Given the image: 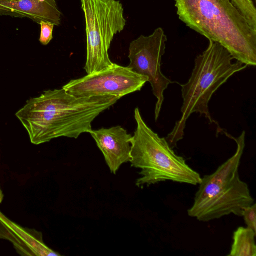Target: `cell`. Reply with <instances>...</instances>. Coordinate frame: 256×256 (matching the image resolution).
<instances>
[{
	"label": "cell",
	"mask_w": 256,
	"mask_h": 256,
	"mask_svg": "<svg viewBox=\"0 0 256 256\" xmlns=\"http://www.w3.org/2000/svg\"><path fill=\"white\" fill-rule=\"evenodd\" d=\"M120 98L111 95L77 97L62 88L48 90L28 100L16 116L33 144L60 136L76 138L82 133H89L94 118Z\"/></svg>",
	"instance_id": "6da1fadb"
},
{
	"label": "cell",
	"mask_w": 256,
	"mask_h": 256,
	"mask_svg": "<svg viewBox=\"0 0 256 256\" xmlns=\"http://www.w3.org/2000/svg\"><path fill=\"white\" fill-rule=\"evenodd\" d=\"M178 18L224 48L247 66L256 65V30L230 0H174Z\"/></svg>",
	"instance_id": "7a4b0ae2"
},
{
	"label": "cell",
	"mask_w": 256,
	"mask_h": 256,
	"mask_svg": "<svg viewBox=\"0 0 256 256\" xmlns=\"http://www.w3.org/2000/svg\"><path fill=\"white\" fill-rule=\"evenodd\" d=\"M208 41L207 48L196 58L188 80L180 84L183 100L182 116L166 138L172 148L183 138L186 120L192 114L198 112L210 124H217L209 112L210 100L232 76L248 66L237 60L232 62L233 58L224 48L216 42Z\"/></svg>",
	"instance_id": "3957f363"
},
{
	"label": "cell",
	"mask_w": 256,
	"mask_h": 256,
	"mask_svg": "<svg viewBox=\"0 0 256 256\" xmlns=\"http://www.w3.org/2000/svg\"><path fill=\"white\" fill-rule=\"evenodd\" d=\"M224 134L236 144L234 154L212 174L202 177L188 216L208 222L233 214L242 216L243 210L254 203L248 184L239 176L238 167L245 146V132L234 138Z\"/></svg>",
	"instance_id": "277c9868"
},
{
	"label": "cell",
	"mask_w": 256,
	"mask_h": 256,
	"mask_svg": "<svg viewBox=\"0 0 256 256\" xmlns=\"http://www.w3.org/2000/svg\"><path fill=\"white\" fill-rule=\"evenodd\" d=\"M134 118L136 128L132 136L129 162L140 170L136 185L142 188L166 180L199 184L200 175L174 152L166 138L159 136L146 124L138 108L134 110Z\"/></svg>",
	"instance_id": "5b68a950"
},
{
	"label": "cell",
	"mask_w": 256,
	"mask_h": 256,
	"mask_svg": "<svg viewBox=\"0 0 256 256\" xmlns=\"http://www.w3.org/2000/svg\"><path fill=\"white\" fill-rule=\"evenodd\" d=\"M84 14L86 57L84 70L87 74L111 66L108 50L114 36L123 30L126 20L118 0H80Z\"/></svg>",
	"instance_id": "8992f818"
},
{
	"label": "cell",
	"mask_w": 256,
	"mask_h": 256,
	"mask_svg": "<svg viewBox=\"0 0 256 256\" xmlns=\"http://www.w3.org/2000/svg\"><path fill=\"white\" fill-rule=\"evenodd\" d=\"M167 37L158 27L149 36H140L132 41L128 48V66L134 72L146 76L156 98L154 118L156 120L164 100V92L172 82L161 72L162 58L164 53Z\"/></svg>",
	"instance_id": "52a82bcc"
},
{
	"label": "cell",
	"mask_w": 256,
	"mask_h": 256,
	"mask_svg": "<svg viewBox=\"0 0 256 256\" xmlns=\"http://www.w3.org/2000/svg\"><path fill=\"white\" fill-rule=\"evenodd\" d=\"M147 82L146 76L113 62L102 70L72 80L62 88L77 97L111 95L121 98L140 90Z\"/></svg>",
	"instance_id": "ba28073f"
},
{
	"label": "cell",
	"mask_w": 256,
	"mask_h": 256,
	"mask_svg": "<svg viewBox=\"0 0 256 256\" xmlns=\"http://www.w3.org/2000/svg\"><path fill=\"white\" fill-rule=\"evenodd\" d=\"M102 153L112 173L130 159L132 136L120 126L102 128L89 132Z\"/></svg>",
	"instance_id": "9c48e42d"
},
{
	"label": "cell",
	"mask_w": 256,
	"mask_h": 256,
	"mask_svg": "<svg viewBox=\"0 0 256 256\" xmlns=\"http://www.w3.org/2000/svg\"><path fill=\"white\" fill-rule=\"evenodd\" d=\"M0 238L12 242L16 252L21 256H60L44 243L41 232L21 226L0 211Z\"/></svg>",
	"instance_id": "30bf717a"
},
{
	"label": "cell",
	"mask_w": 256,
	"mask_h": 256,
	"mask_svg": "<svg viewBox=\"0 0 256 256\" xmlns=\"http://www.w3.org/2000/svg\"><path fill=\"white\" fill-rule=\"evenodd\" d=\"M56 0H0V15L28 18L38 24L40 21L58 26L61 12Z\"/></svg>",
	"instance_id": "8fae6325"
},
{
	"label": "cell",
	"mask_w": 256,
	"mask_h": 256,
	"mask_svg": "<svg viewBox=\"0 0 256 256\" xmlns=\"http://www.w3.org/2000/svg\"><path fill=\"white\" fill-rule=\"evenodd\" d=\"M256 232L248 227L239 226L233 232L232 243L228 256H256Z\"/></svg>",
	"instance_id": "7c38bea8"
},
{
	"label": "cell",
	"mask_w": 256,
	"mask_h": 256,
	"mask_svg": "<svg viewBox=\"0 0 256 256\" xmlns=\"http://www.w3.org/2000/svg\"><path fill=\"white\" fill-rule=\"evenodd\" d=\"M246 19L249 24L256 25V8L252 0H230Z\"/></svg>",
	"instance_id": "4fadbf2b"
},
{
	"label": "cell",
	"mask_w": 256,
	"mask_h": 256,
	"mask_svg": "<svg viewBox=\"0 0 256 256\" xmlns=\"http://www.w3.org/2000/svg\"><path fill=\"white\" fill-rule=\"evenodd\" d=\"M243 217L246 227L256 232V204H252L246 207L242 210Z\"/></svg>",
	"instance_id": "5bb4252c"
},
{
	"label": "cell",
	"mask_w": 256,
	"mask_h": 256,
	"mask_svg": "<svg viewBox=\"0 0 256 256\" xmlns=\"http://www.w3.org/2000/svg\"><path fill=\"white\" fill-rule=\"evenodd\" d=\"M39 24L40 26L39 41L42 44L46 45L52 38V30L54 25L52 22L44 21H40Z\"/></svg>",
	"instance_id": "9a60e30c"
},
{
	"label": "cell",
	"mask_w": 256,
	"mask_h": 256,
	"mask_svg": "<svg viewBox=\"0 0 256 256\" xmlns=\"http://www.w3.org/2000/svg\"><path fill=\"white\" fill-rule=\"evenodd\" d=\"M3 198H4V194L0 188V203L2 202L3 200Z\"/></svg>",
	"instance_id": "2e32d148"
},
{
	"label": "cell",
	"mask_w": 256,
	"mask_h": 256,
	"mask_svg": "<svg viewBox=\"0 0 256 256\" xmlns=\"http://www.w3.org/2000/svg\"><path fill=\"white\" fill-rule=\"evenodd\" d=\"M254 1H256V0H254Z\"/></svg>",
	"instance_id": "e0dca14e"
}]
</instances>
